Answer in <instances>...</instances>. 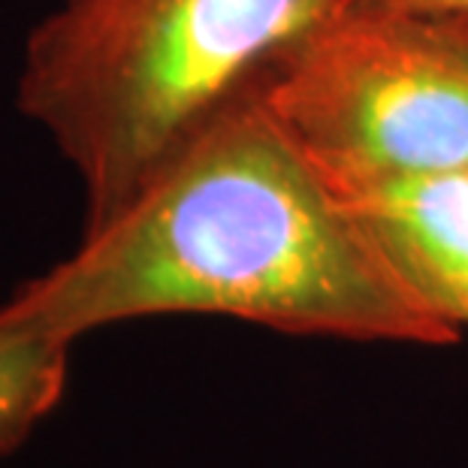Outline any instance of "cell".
I'll list each match as a JSON object with an SVG mask.
<instances>
[{"label":"cell","mask_w":468,"mask_h":468,"mask_svg":"<svg viewBox=\"0 0 468 468\" xmlns=\"http://www.w3.org/2000/svg\"><path fill=\"white\" fill-rule=\"evenodd\" d=\"M69 345L0 305V456L13 453L61 402Z\"/></svg>","instance_id":"cell-5"},{"label":"cell","mask_w":468,"mask_h":468,"mask_svg":"<svg viewBox=\"0 0 468 468\" xmlns=\"http://www.w3.org/2000/svg\"><path fill=\"white\" fill-rule=\"evenodd\" d=\"M4 305L67 342L161 314L426 347L463 335L408 291L257 88Z\"/></svg>","instance_id":"cell-1"},{"label":"cell","mask_w":468,"mask_h":468,"mask_svg":"<svg viewBox=\"0 0 468 468\" xmlns=\"http://www.w3.org/2000/svg\"><path fill=\"white\" fill-rule=\"evenodd\" d=\"M347 4H375V6L405 9V13L432 18L438 25L456 27V31L468 34V0H347Z\"/></svg>","instance_id":"cell-6"},{"label":"cell","mask_w":468,"mask_h":468,"mask_svg":"<svg viewBox=\"0 0 468 468\" xmlns=\"http://www.w3.org/2000/svg\"><path fill=\"white\" fill-rule=\"evenodd\" d=\"M338 0H58L31 27L16 106L106 224L203 124L261 88Z\"/></svg>","instance_id":"cell-2"},{"label":"cell","mask_w":468,"mask_h":468,"mask_svg":"<svg viewBox=\"0 0 468 468\" xmlns=\"http://www.w3.org/2000/svg\"><path fill=\"white\" fill-rule=\"evenodd\" d=\"M330 182V178H326ZM417 300L468 330V169L330 182Z\"/></svg>","instance_id":"cell-4"},{"label":"cell","mask_w":468,"mask_h":468,"mask_svg":"<svg viewBox=\"0 0 468 468\" xmlns=\"http://www.w3.org/2000/svg\"><path fill=\"white\" fill-rule=\"evenodd\" d=\"M257 97L324 178L468 169V34L338 0Z\"/></svg>","instance_id":"cell-3"}]
</instances>
